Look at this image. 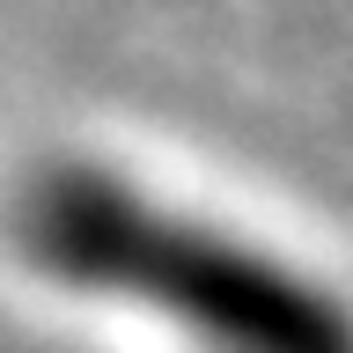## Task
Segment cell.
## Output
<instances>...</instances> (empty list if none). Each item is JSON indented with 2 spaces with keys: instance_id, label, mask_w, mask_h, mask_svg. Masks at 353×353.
Masks as SVG:
<instances>
[{
  "instance_id": "cell-1",
  "label": "cell",
  "mask_w": 353,
  "mask_h": 353,
  "mask_svg": "<svg viewBox=\"0 0 353 353\" xmlns=\"http://www.w3.org/2000/svg\"><path fill=\"white\" fill-rule=\"evenodd\" d=\"M22 250L74 287L170 316L206 353H353V316L324 287L103 170H44L22 199Z\"/></svg>"
}]
</instances>
